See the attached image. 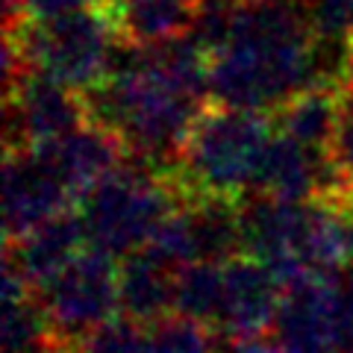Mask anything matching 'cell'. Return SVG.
Wrapping results in <instances>:
<instances>
[{
  "label": "cell",
  "mask_w": 353,
  "mask_h": 353,
  "mask_svg": "<svg viewBox=\"0 0 353 353\" xmlns=\"http://www.w3.org/2000/svg\"><path fill=\"white\" fill-rule=\"evenodd\" d=\"M80 353H148L145 330H139L130 318H115L101 330L88 333L80 345Z\"/></svg>",
  "instance_id": "18"
},
{
  "label": "cell",
  "mask_w": 353,
  "mask_h": 353,
  "mask_svg": "<svg viewBox=\"0 0 353 353\" xmlns=\"http://www.w3.org/2000/svg\"><path fill=\"white\" fill-rule=\"evenodd\" d=\"M27 0H3L6 6V24H15V21L21 18V9H24Z\"/></svg>",
  "instance_id": "24"
},
{
  "label": "cell",
  "mask_w": 353,
  "mask_h": 353,
  "mask_svg": "<svg viewBox=\"0 0 353 353\" xmlns=\"http://www.w3.org/2000/svg\"><path fill=\"white\" fill-rule=\"evenodd\" d=\"M336 353H353V283L341 285V294H339Z\"/></svg>",
  "instance_id": "22"
},
{
  "label": "cell",
  "mask_w": 353,
  "mask_h": 353,
  "mask_svg": "<svg viewBox=\"0 0 353 353\" xmlns=\"http://www.w3.org/2000/svg\"><path fill=\"white\" fill-rule=\"evenodd\" d=\"M80 203L92 248L124 259L148 245L162 221L183 203V194L171 174H162L139 159H127Z\"/></svg>",
  "instance_id": "3"
},
{
  "label": "cell",
  "mask_w": 353,
  "mask_h": 353,
  "mask_svg": "<svg viewBox=\"0 0 353 353\" xmlns=\"http://www.w3.org/2000/svg\"><path fill=\"white\" fill-rule=\"evenodd\" d=\"M283 301V280L268 265L241 253L224 262V301H221V333H259L274 327Z\"/></svg>",
  "instance_id": "10"
},
{
  "label": "cell",
  "mask_w": 353,
  "mask_h": 353,
  "mask_svg": "<svg viewBox=\"0 0 353 353\" xmlns=\"http://www.w3.org/2000/svg\"><path fill=\"white\" fill-rule=\"evenodd\" d=\"M121 3V0H92V6H97V9H106V12H112V9Z\"/></svg>",
  "instance_id": "25"
},
{
  "label": "cell",
  "mask_w": 353,
  "mask_h": 353,
  "mask_svg": "<svg viewBox=\"0 0 353 353\" xmlns=\"http://www.w3.org/2000/svg\"><path fill=\"white\" fill-rule=\"evenodd\" d=\"M3 106L6 150L44 148L92 124L83 92H74L44 71H27L12 88H6Z\"/></svg>",
  "instance_id": "6"
},
{
  "label": "cell",
  "mask_w": 353,
  "mask_h": 353,
  "mask_svg": "<svg viewBox=\"0 0 353 353\" xmlns=\"http://www.w3.org/2000/svg\"><path fill=\"white\" fill-rule=\"evenodd\" d=\"M350 268H353V236H350Z\"/></svg>",
  "instance_id": "26"
},
{
  "label": "cell",
  "mask_w": 353,
  "mask_h": 353,
  "mask_svg": "<svg viewBox=\"0 0 353 353\" xmlns=\"http://www.w3.org/2000/svg\"><path fill=\"white\" fill-rule=\"evenodd\" d=\"M336 277L306 274L283 285V301L274 318V336L283 353H336L339 324Z\"/></svg>",
  "instance_id": "8"
},
{
  "label": "cell",
  "mask_w": 353,
  "mask_h": 353,
  "mask_svg": "<svg viewBox=\"0 0 353 353\" xmlns=\"http://www.w3.org/2000/svg\"><path fill=\"white\" fill-rule=\"evenodd\" d=\"M44 159V165L59 176V183L71 192L74 203L94 189L101 180H106L115 168H121L130 153L112 130L101 124H85L74 130L53 145L32 148Z\"/></svg>",
  "instance_id": "9"
},
{
  "label": "cell",
  "mask_w": 353,
  "mask_h": 353,
  "mask_svg": "<svg viewBox=\"0 0 353 353\" xmlns=\"http://www.w3.org/2000/svg\"><path fill=\"white\" fill-rule=\"evenodd\" d=\"M6 36L18 41L32 71H44L74 92H88L101 85L115 65L121 36L112 12L88 6L57 24H15Z\"/></svg>",
  "instance_id": "4"
},
{
  "label": "cell",
  "mask_w": 353,
  "mask_h": 353,
  "mask_svg": "<svg viewBox=\"0 0 353 353\" xmlns=\"http://www.w3.org/2000/svg\"><path fill=\"white\" fill-rule=\"evenodd\" d=\"M176 268L150 256L148 250H136L118 265V294L121 312L136 324H153L157 318L174 309Z\"/></svg>",
  "instance_id": "12"
},
{
  "label": "cell",
  "mask_w": 353,
  "mask_h": 353,
  "mask_svg": "<svg viewBox=\"0 0 353 353\" xmlns=\"http://www.w3.org/2000/svg\"><path fill=\"white\" fill-rule=\"evenodd\" d=\"M74 209L71 192L36 150H6L3 159V236L21 241L50 218Z\"/></svg>",
  "instance_id": "7"
},
{
  "label": "cell",
  "mask_w": 353,
  "mask_h": 353,
  "mask_svg": "<svg viewBox=\"0 0 353 353\" xmlns=\"http://www.w3.org/2000/svg\"><path fill=\"white\" fill-rule=\"evenodd\" d=\"M41 353H80V347L71 345V341H62V339H53L48 347H44Z\"/></svg>",
  "instance_id": "23"
},
{
  "label": "cell",
  "mask_w": 353,
  "mask_h": 353,
  "mask_svg": "<svg viewBox=\"0 0 353 353\" xmlns=\"http://www.w3.org/2000/svg\"><path fill=\"white\" fill-rule=\"evenodd\" d=\"M197 9L201 0H121L112 9V21L130 48H157L189 36Z\"/></svg>",
  "instance_id": "13"
},
{
  "label": "cell",
  "mask_w": 353,
  "mask_h": 353,
  "mask_svg": "<svg viewBox=\"0 0 353 353\" xmlns=\"http://www.w3.org/2000/svg\"><path fill=\"white\" fill-rule=\"evenodd\" d=\"M315 39L350 41L353 36V0H301Z\"/></svg>",
  "instance_id": "17"
},
{
  "label": "cell",
  "mask_w": 353,
  "mask_h": 353,
  "mask_svg": "<svg viewBox=\"0 0 353 353\" xmlns=\"http://www.w3.org/2000/svg\"><path fill=\"white\" fill-rule=\"evenodd\" d=\"M315 32L301 0H241L233 36L209 57V103L274 112L315 85Z\"/></svg>",
  "instance_id": "1"
},
{
  "label": "cell",
  "mask_w": 353,
  "mask_h": 353,
  "mask_svg": "<svg viewBox=\"0 0 353 353\" xmlns=\"http://www.w3.org/2000/svg\"><path fill=\"white\" fill-rule=\"evenodd\" d=\"M85 239L83 215L68 209L36 227L21 241H6L3 259L12 262L21 277L30 283V289L41 294L85 250Z\"/></svg>",
  "instance_id": "11"
},
{
  "label": "cell",
  "mask_w": 353,
  "mask_h": 353,
  "mask_svg": "<svg viewBox=\"0 0 353 353\" xmlns=\"http://www.w3.org/2000/svg\"><path fill=\"white\" fill-rule=\"evenodd\" d=\"M271 130L274 124L268 112L206 103L189 130L180 162L171 171L183 201H245V192L256 183Z\"/></svg>",
  "instance_id": "2"
},
{
  "label": "cell",
  "mask_w": 353,
  "mask_h": 353,
  "mask_svg": "<svg viewBox=\"0 0 353 353\" xmlns=\"http://www.w3.org/2000/svg\"><path fill=\"white\" fill-rule=\"evenodd\" d=\"M271 124L280 136L297 141L312 153L330 157L339 124V88L309 85L301 94L289 97L280 109L271 112Z\"/></svg>",
  "instance_id": "14"
},
{
  "label": "cell",
  "mask_w": 353,
  "mask_h": 353,
  "mask_svg": "<svg viewBox=\"0 0 353 353\" xmlns=\"http://www.w3.org/2000/svg\"><path fill=\"white\" fill-rule=\"evenodd\" d=\"M39 301L48 312L53 339L80 345L88 333L115 321V312L121 309L115 256L97 248H85L39 294Z\"/></svg>",
  "instance_id": "5"
},
{
  "label": "cell",
  "mask_w": 353,
  "mask_h": 353,
  "mask_svg": "<svg viewBox=\"0 0 353 353\" xmlns=\"http://www.w3.org/2000/svg\"><path fill=\"white\" fill-rule=\"evenodd\" d=\"M88 6H92V0H27L15 24H36V27L57 24V21L83 12ZM15 24H6V27H15Z\"/></svg>",
  "instance_id": "20"
},
{
  "label": "cell",
  "mask_w": 353,
  "mask_h": 353,
  "mask_svg": "<svg viewBox=\"0 0 353 353\" xmlns=\"http://www.w3.org/2000/svg\"><path fill=\"white\" fill-rule=\"evenodd\" d=\"M218 353H283V347L274 333L259 330V333H221Z\"/></svg>",
  "instance_id": "21"
},
{
  "label": "cell",
  "mask_w": 353,
  "mask_h": 353,
  "mask_svg": "<svg viewBox=\"0 0 353 353\" xmlns=\"http://www.w3.org/2000/svg\"><path fill=\"white\" fill-rule=\"evenodd\" d=\"M221 301H224V265L218 262H192L176 271L174 309L194 321L218 327Z\"/></svg>",
  "instance_id": "15"
},
{
  "label": "cell",
  "mask_w": 353,
  "mask_h": 353,
  "mask_svg": "<svg viewBox=\"0 0 353 353\" xmlns=\"http://www.w3.org/2000/svg\"><path fill=\"white\" fill-rule=\"evenodd\" d=\"M145 345L148 353H218L212 327L180 312L145 324Z\"/></svg>",
  "instance_id": "16"
},
{
  "label": "cell",
  "mask_w": 353,
  "mask_h": 353,
  "mask_svg": "<svg viewBox=\"0 0 353 353\" xmlns=\"http://www.w3.org/2000/svg\"><path fill=\"white\" fill-rule=\"evenodd\" d=\"M330 162L336 174L353 189V80L339 85V124L330 148Z\"/></svg>",
  "instance_id": "19"
}]
</instances>
